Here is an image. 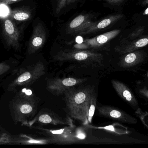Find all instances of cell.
<instances>
[{
  "label": "cell",
  "mask_w": 148,
  "mask_h": 148,
  "mask_svg": "<svg viewBox=\"0 0 148 148\" xmlns=\"http://www.w3.org/2000/svg\"><path fill=\"white\" fill-rule=\"evenodd\" d=\"M114 89L120 97L134 109L139 108L138 103L130 89L124 83L116 80L111 81Z\"/></svg>",
  "instance_id": "obj_12"
},
{
  "label": "cell",
  "mask_w": 148,
  "mask_h": 148,
  "mask_svg": "<svg viewBox=\"0 0 148 148\" xmlns=\"http://www.w3.org/2000/svg\"><path fill=\"white\" fill-rule=\"evenodd\" d=\"M59 61H75L85 65H101L103 60L102 54L90 50H61L53 57Z\"/></svg>",
  "instance_id": "obj_3"
},
{
  "label": "cell",
  "mask_w": 148,
  "mask_h": 148,
  "mask_svg": "<svg viewBox=\"0 0 148 148\" xmlns=\"http://www.w3.org/2000/svg\"><path fill=\"white\" fill-rule=\"evenodd\" d=\"M31 12L29 9L20 8L14 10L10 13L9 17L11 20L19 21H24L31 17Z\"/></svg>",
  "instance_id": "obj_16"
},
{
  "label": "cell",
  "mask_w": 148,
  "mask_h": 148,
  "mask_svg": "<svg viewBox=\"0 0 148 148\" xmlns=\"http://www.w3.org/2000/svg\"><path fill=\"white\" fill-rule=\"evenodd\" d=\"M56 12L57 14H59L67 5V0H56Z\"/></svg>",
  "instance_id": "obj_20"
},
{
  "label": "cell",
  "mask_w": 148,
  "mask_h": 148,
  "mask_svg": "<svg viewBox=\"0 0 148 148\" xmlns=\"http://www.w3.org/2000/svg\"><path fill=\"white\" fill-rule=\"evenodd\" d=\"M3 36L8 46L16 50L20 47V30L10 18H6L3 22Z\"/></svg>",
  "instance_id": "obj_7"
},
{
  "label": "cell",
  "mask_w": 148,
  "mask_h": 148,
  "mask_svg": "<svg viewBox=\"0 0 148 148\" xmlns=\"http://www.w3.org/2000/svg\"><path fill=\"white\" fill-rule=\"evenodd\" d=\"M21 1L23 0H0V6L9 5L14 3Z\"/></svg>",
  "instance_id": "obj_22"
},
{
  "label": "cell",
  "mask_w": 148,
  "mask_h": 148,
  "mask_svg": "<svg viewBox=\"0 0 148 148\" xmlns=\"http://www.w3.org/2000/svg\"><path fill=\"white\" fill-rule=\"evenodd\" d=\"M143 14L148 15V8L144 11V13H143Z\"/></svg>",
  "instance_id": "obj_26"
},
{
  "label": "cell",
  "mask_w": 148,
  "mask_h": 148,
  "mask_svg": "<svg viewBox=\"0 0 148 148\" xmlns=\"http://www.w3.org/2000/svg\"><path fill=\"white\" fill-rule=\"evenodd\" d=\"M96 103V96L94 93L89 101L86 110V119L88 124L92 123V119L95 111Z\"/></svg>",
  "instance_id": "obj_17"
},
{
  "label": "cell",
  "mask_w": 148,
  "mask_h": 148,
  "mask_svg": "<svg viewBox=\"0 0 148 148\" xmlns=\"http://www.w3.org/2000/svg\"><path fill=\"white\" fill-rule=\"evenodd\" d=\"M45 74L44 64L38 62L20 71L17 77L9 85V89L14 90L18 87L31 85Z\"/></svg>",
  "instance_id": "obj_4"
},
{
  "label": "cell",
  "mask_w": 148,
  "mask_h": 148,
  "mask_svg": "<svg viewBox=\"0 0 148 148\" xmlns=\"http://www.w3.org/2000/svg\"><path fill=\"white\" fill-rule=\"evenodd\" d=\"M15 142L16 140H14L9 134L0 129V144H8Z\"/></svg>",
  "instance_id": "obj_18"
},
{
  "label": "cell",
  "mask_w": 148,
  "mask_h": 148,
  "mask_svg": "<svg viewBox=\"0 0 148 148\" xmlns=\"http://www.w3.org/2000/svg\"><path fill=\"white\" fill-rule=\"evenodd\" d=\"M121 17L120 15H115L109 16L102 19L98 22H95L92 25L78 33L79 35L87 34L96 32L97 30L105 28L117 21Z\"/></svg>",
  "instance_id": "obj_13"
},
{
  "label": "cell",
  "mask_w": 148,
  "mask_h": 148,
  "mask_svg": "<svg viewBox=\"0 0 148 148\" xmlns=\"http://www.w3.org/2000/svg\"><path fill=\"white\" fill-rule=\"evenodd\" d=\"M85 78L66 77L49 79L47 83V89L53 94L60 95L66 90L86 81Z\"/></svg>",
  "instance_id": "obj_5"
},
{
  "label": "cell",
  "mask_w": 148,
  "mask_h": 148,
  "mask_svg": "<svg viewBox=\"0 0 148 148\" xmlns=\"http://www.w3.org/2000/svg\"><path fill=\"white\" fill-rule=\"evenodd\" d=\"M148 44V39L147 38L140 39L135 43V47L137 48L147 46Z\"/></svg>",
  "instance_id": "obj_21"
},
{
  "label": "cell",
  "mask_w": 148,
  "mask_h": 148,
  "mask_svg": "<svg viewBox=\"0 0 148 148\" xmlns=\"http://www.w3.org/2000/svg\"><path fill=\"white\" fill-rule=\"evenodd\" d=\"M36 122L42 124H52L53 125L69 124L63 119L53 114H40L33 120V123Z\"/></svg>",
  "instance_id": "obj_15"
},
{
  "label": "cell",
  "mask_w": 148,
  "mask_h": 148,
  "mask_svg": "<svg viewBox=\"0 0 148 148\" xmlns=\"http://www.w3.org/2000/svg\"><path fill=\"white\" fill-rule=\"evenodd\" d=\"M47 133L50 138V141L60 144H70L80 141V139L77 135L72 127H66L57 130H47Z\"/></svg>",
  "instance_id": "obj_6"
},
{
  "label": "cell",
  "mask_w": 148,
  "mask_h": 148,
  "mask_svg": "<svg viewBox=\"0 0 148 148\" xmlns=\"http://www.w3.org/2000/svg\"><path fill=\"white\" fill-rule=\"evenodd\" d=\"M47 39L45 28L41 23L36 24L34 28L32 36L29 43L28 53L34 54L42 47Z\"/></svg>",
  "instance_id": "obj_9"
},
{
  "label": "cell",
  "mask_w": 148,
  "mask_h": 148,
  "mask_svg": "<svg viewBox=\"0 0 148 148\" xmlns=\"http://www.w3.org/2000/svg\"><path fill=\"white\" fill-rule=\"evenodd\" d=\"M98 113L101 115L114 120L121 122L129 124H135L137 120L126 112L110 106H103L97 108Z\"/></svg>",
  "instance_id": "obj_8"
},
{
  "label": "cell",
  "mask_w": 148,
  "mask_h": 148,
  "mask_svg": "<svg viewBox=\"0 0 148 148\" xmlns=\"http://www.w3.org/2000/svg\"><path fill=\"white\" fill-rule=\"evenodd\" d=\"M105 1L111 4H116L120 2L121 0H105Z\"/></svg>",
  "instance_id": "obj_24"
},
{
  "label": "cell",
  "mask_w": 148,
  "mask_h": 148,
  "mask_svg": "<svg viewBox=\"0 0 148 148\" xmlns=\"http://www.w3.org/2000/svg\"><path fill=\"white\" fill-rule=\"evenodd\" d=\"M37 101L30 89L25 87L20 90L10 102V107L13 120L16 123H27L28 119L35 114Z\"/></svg>",
  "instance_id": "obj_1"
},
{
  "label": "cell",
  "mask_w": 148,
  "mask_h": 148,
  "mask_svg": "<svg viewBox=\"0 0 148 148\" xmlns=\"http://www.w3.org/2000/svg\"><path fill=\"white\" fill-rule=\"evenodd\" d=\"M94 94L90 89H76L72 88L65 92L66 105L71 117L88 124L86 110L89 101Z\"/></svg>",
  "instance_id": "obj_2"
},
{
  "label": "cell",
  "mask_w": 148,
  "mask_h": 148,
  "mask_svg": "<svg viewBox=\"0 0 148 148\" xmlns=\"http://www.w3.org/2000/svg\"><path fill=\"white\" fill-rule=\"evenodd\" d=\"M11 67V65L6 62L0 63V76L8 72Z\"/></svg>",
  "instance_id": "obj_19"
},
{
  "label": "cell",
  "mask_w": 148,
  "mask_h": 148,
  "mask_svg": "<svg viewBox=\"0 0 148 148\" xmlns=\"http://www.w3.org/2000/svg\"><path fill=\"white\" fill-rule=\"evenodd\" d=\"M90 14H81L75 17L67 26L66 31L67 34H78L86 28L92 25L95 21Z\"/></svg>",
  "instance_id": "obj_11"
},
{
  "label": "cell",
  "mask_w": 148,
  "mask_h": 148,
  "mask_svg": "<svg viewBox=\"0 0 148 148\" xmlns=\"http://www.w3.org/2000/svg\"><path fill=\"white\" fill-rule=\"evenodd\" d=\"M79 0H67V5H70V4H72L75 2Z\"/></svg>",
  "instance_id": "obj_25"
},
{
  "label": "cell",
  "mask_w": 148,
  "mask_h": 148,
  "mask_svg": "<svg viewBox=\"0 0 148 148\" xmlns=\"http://www.w3.org/2000/svg\"><path fill=\"white\" fill-rule=\"evenodd\" d=\"M144 56V54L141 52H132L123 57L118 64L123 68L132 67L141 63L145 58Z\"/></svg>",
  "instance_id": "obj_14"
},
{
  "label": "cell",
  "mask_w": 148,
  "mask_h": 148,
  "mask_svg": "<svg viewBox=\"0 0 148 148\" xmlns=\"http://www.w3.org/2000/svg\"><path fill=\"white\" fill-rule=\"evenodd\" d=\"M121 30H114L109 32L99 35L91 38H87L84 40L82 43L75 45L77 47L86 48L88 47H99L103 46L110 40L115 37Z\"/></svg>",
  "instance_id": "obj_10"
},
{
  "label": "cell",
  "mask_w": 148,
  "mask_h": 148,
  "mask_svg": "<svg viewBox=\"0 0 148 148\" xmlns=\"http://www.w3.org/2000/svg\"><path fill=\"white\" fill-rule=\"evenodd\" d=\"M139 93L143 96L148 99V89L147 88L144 87L141 89L139 90Z\"/></svg>",
  "instance_id": "obj_23"
},
{
  "label": "cell",
  "mask_w": 148,
  "mask_h": 148,
  "mask_svg": "<svg viewBox=\"0 0 148 148\" xmlns=\"http://www.w3.org/2000/svg\"><path fill=\"white\" fill-rule=\"evenodd\" d=\"M144 3L145 4H147L148 3V0H145V1H144Z\"/></svg>",
  "instance_id": "obj_27"
}]
</instances>
